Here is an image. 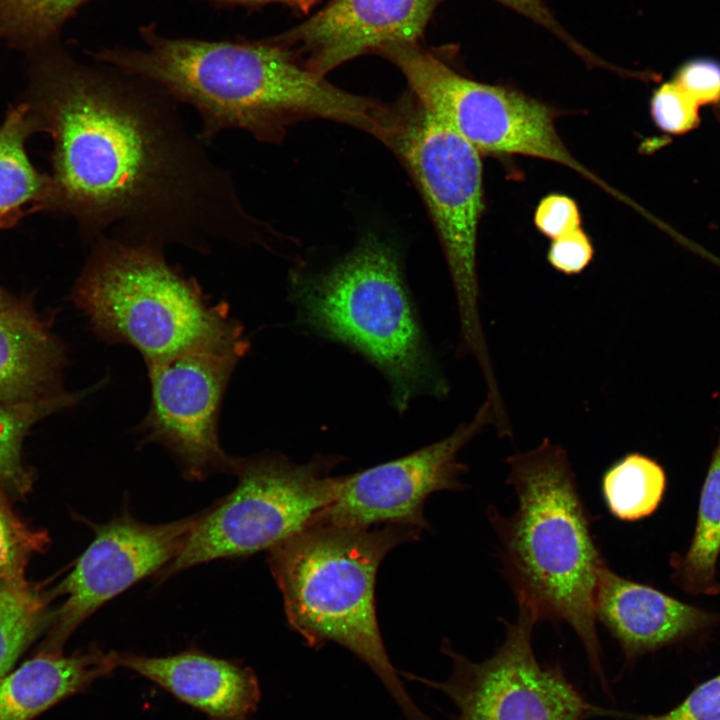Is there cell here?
Returning a JSON list of instances; mask_svg holds the SVG:
<instances>
[{"instance_id": "5bb4252c", "label": "cell", "mask_w": 720, "mask_h": 720, "mask_svg": "<svg viewBox=\"0 0 720 720\" xmlns=\"http://www.w3.org/2000/svg\"><path fill=\"white\" fill-rule=\"evenodd\" d=\"M439 0H330L274 40L324 76L339 65L388 44L416 43Z\"/></svg>"}, {"instance_id": "f546056e", "label": "cell", "mask_w": 720, "mask_h": 720, "mask_svg": "<svg viewBox=\"0 0 720 720\" xmlns=\"http://www.w3.org/2000/svg\"><path fill=\"white\" fill-rule=\"evenodd\" d=\"M639 720H720V674L698 686L680 705Z\"/></svg>"}, {"instance_id": "8992f818", "label": "cell", "mask_w": 720, "mask_h": 720, "mask_svg": "<svg viewBox=\"0 0 720 720\" xmlns=\"http://www.w3.org/2000/svg\"><path fill=\"white\" fill-rule=\"evenodd\" d=\"M294 295L305 324L357 351L382 372L399 411L421 393L446 392L399 256L377 236L367 235L338 263L300 282Z\"/></svg>"}, {"instance_id": "9c48e42d", "label": "cell", "mask_w": 720, "mask_h": 720, "mask_svg": "<svg viewBox=\"0 0 720 720\" xmlns=\"http://www.w3.org/2000/svg\"><path fill=\"white\" fill-rule=\"evenodd\" d=\"M405 76L414 99L481 154L523 155L564 165L615 197L620 194L575 159L555 129L556 111L507 87L462 76L417 43L378 51Z\"/></svg>"}, {"instance_id": "4316f807", "label": "cell", "mask_w": 720, "mask_h": 720, "mask_svg": "<svg viewBox=\"0 0 720 720\" xmlns=\"http://www.w3.org/2000/svg\"><path fill=\"white\" fill-rule=\"evenodd\" d=\"M534 224L543 235L553 240L581 228V214L572 198L552 193L538 203Z\"/></svg>"}, {"instance_id": "484cf974", "label": "cell", "mask_w": 720, "mask_h": 720, "mask_svg": "<svg viewBox=\"0 0 720 720\" xmlns=\"http://www.w3.org/2000/svg\"><path fill=\"white\" fill-rule=\"evenodd\" d=\"M698 105L673 81L658 87L650 101L655 125L671 134H682L699 122Z\"/></svg>"}, {"instance_id": "83f0119b", "label": "cell", "mask_w": 720, "mask_h": 720, "mask_svg": "<svg viewBox=\"0 0 720 720\" xmlns=\"http://www.w3.org/2000/svg\"><path fill=\"white\" fill-rule=\"evenodd\" d=\"M698 106L720 102V64L697 59L682 65L672 79Z\"/></svg>"}, {"instance_id": "d4e9b609", "label": "cell", "mask_w": 720, "mask_h": 720, "mask_svg": "<svg viewBox=\"0 0 720 720\" xmlns=\"http://www.w3.org/2000/svg\"><path fill=\"white\" fill-rule=\"evenodd\" d=\"M46 534L30 529L0 491V580L24 583L29 558L47 544Z\"/></svg>"}, {"instance_id": "2e32d148", "label": "cell", "mask_w": 720, "mask_h": 720, "mask_svg": "<svg viewBox=\"0 0 720 720\" xmlns=\"http://www.w3.org/2000/svg\"><path fill=\"white\" fill-rule=\"evenodd\" d=\"M116 667L155 682L212 720H247L256 710L260 688L255 673L196 650L166 657L113 652Z\"/></svg>"}, {"instance_id": "603a6c76", "label": "cell", "mask_w": 720, "mask_h": 720, "mask_svg": "<svg viewBox=\"0 0 720 720\" xmlns=\"http://www.w3.org/2000/svg\"><path fill=\"white\" fill-rule=\"evenodd\" d=\"M78 397L61 392L45 398L14 404H0V488L25 491L29 479L21 462L24 437L40 419L72 406Z\"/></svg>"}, {"instance_id": "7402d4cb", "label": "cell", "mask_w": 720, "mask_h": 720, "mask_svg": "<svg viewBox=\"0 0 720 720\" xmlns=\"http://www.w3.org/2000/svg\"><path fill=\"white\" fill-rule=\"evenodd\" d=\"M46 600L27 582L0 580V681L46 622Z\"/></svg>"}, {"instance_id": "7c38bea8", "label": "cell", "mask_w": 720, "mask_h": 720, "mask_svg": "<svg viewBox=\"0 0 720 720\" xmlns=\"http://www.w3.org/2000/svg\"><path fill=\"white\" fill-rule=\"evenodd\" d=\"M495 423L486 398L473 420L449 436L406 456L343 476L337 498L313 522L368 528L403 525L427 529L426 499L434 492L459 490L465 465L457 457L483 428Z\"/></svg>"}, {"instance_id": "ba28073f", "label": "cell", "mask_w": 720, "mask_h": 720, "mask_svg": "<svg viewBox=\"0 0 720 720\" xmlns=\"http://www.w3.org/2000/svg\"><path fill=\"white\" fill-rule=\"evenodd\" d=\"M336 457L296 464L280 454L240 458L235 489L198 513L170 576L221 558L269 551L309 526L337 498L342 478L330 474Z\"/></svg>"}, {"instance_id": "e0dca14e", "label": "cell", "mask_w": 720, "mask_h": 720, "mask_svg": "<svg viewBox=\"0 0 720 720\" xmlns=\"http://www.w3.org/2000/svg\"><path fill=\"white\" fill-rule=\"evenodd\" d=\"M63 346L29 304L0 309V404L33 401L61 393Z\"/></svg>"}, {"instance_id": "4fadbf2b", "label": "cell", "mask_w": 720, "mask_h": 720, "mask_svg": "<svg viewBox=\"0 0 720 720\" xmlns=\"http://www.w3.org/2000/svg\"><path fill=\"white\" fill-rule=\"evenodd\" d=\"M197 517L147 524L124 512L95 525L93 541L60 585L67 598L42 651L61 653L69 635L99 607L169 565L183 548Z\"/></svg>"}, {"instance_id": "30bf717a", "label": "cell", "mask_w": 720, "mask_h": 720, "mask_svg": "<svg viewBox=\"0 0 720 720\" xmlns=\"http://www.w3.org/2000/svg\"><path fill=\"white\" fill-rule=\"evenodd\" d=\"M537 621L518 607L495 653L475 662L444 640L441 651L452 661L446 680L400 674L445 694L456 707L452 720H586L601 714L567 680L559 665L538 662L532 646Z\"/></svg>"}, {"instance_id": "4dcf8cb0", "label": "cell", "mask_w": 720, "mask_h": 720, "mask_svg": "<svg viewBox=\"0 0 720 720\" xmlns=\"http://www.w3.org/2000/svg\"><path fill=\"white\" fill-rule=\"evenodd\" d=\"M501 4L517 11L518 13L528 17L537 24L542 25L549 31L553 32L571 46L576 52L585 53V50L577 42L574 41L554 19L542 0H495Z\"/></svg>"}, {"instance_id": "cb8c5ba5", "label": "cell", "mask_w": 720, "mask_h": 720, "mask_svg": "<svg viewBox=\"0 0 720 720\" xmlns=\"http://www.w3.org/2000/svg\"><path fill=\"white\" fill-rule=\"evenodd\" d=\"M89 0H0V38L26 50L44 47Z\"/></svg>"}, {"instance_id": "44dd1931", "label": "cell", "mask_w": 720, "mask_h": 720, "mask_svg": "<svg viewBox=\"0 0 720 720\" xmlns=\"http://www.w3.org/2000/svg\"><path fill=\"white\" fill-rule=\"evenodd\" d=\"M667 486L663 467L651 457L631 452L604 472L603 499L610 514L634 522L652 515L663 500Z\"/></svg>"}, {"instance_id": "6da1fadb", "label": "cell", "mask_w": 720, "mask_h": 720, "mask_svg": "<svg viewBox=\"0 0 720 720\" xmlns=\"http://www.w3.org/2000/svg\"><path fill=\"white\" fill-rule=\"evenodd\" d=\"M35 74L54 141L53 204L74 215L90 240L201 254L214 242L263 243L265 225L165 91L60 49L45 51Z\"/></svg>"}, {"instance_id": "5b68a950", "label": "cell", "mask_w": 720, "mask_h": 720, "mask_svg": "<svg viewBox=\"0 0 720 720\" xmlns=\"http://www.w3.org/2000/svg\"><path fill=\"white\" fill-rule=\"evenodd\" d=\"M163 248L108 236L92 241L72 291L95 335L135 348L148 365L246 340L224 303L213 304Z\"/></svg>"}, {"instance_id": "9a60e30c", "label": "cell", "mask_w": 720, "mask_h": 720, "mask_svg": "<svg viewBox=\"0 0 720 720\" xmlns=\"http://www.w3.org/2000/svg\"><path fill=\"white\" fill-rule=\"evenodd\" d=\"M595 615L630 660L689 637L718 619L652 586L624 578L608 565L600 575Z\"/></svg>"}, {"instance_id": "277c9868", "label": "cell", "mask_w": 720, "mask_h": 720, "mask_svg": "<svg viewBox=\"0 0 720 720\" xmlns=\"http://www.w3.org/2000/svg\"><path fill=\"white\" fill-rule=\"evenodd\" d=\"M421 530L312 522L268 551L290 627L311 648L337 643L378 676L406 720H431L412 700L386 652L376 613L377 571L395 547Z\"/></svg>"}, {"instance_id": "d6986e66", "label": "cell", "mask_w": 720, "mask_h": 720, "mask_svg": "<svg viewBox=\"0 0 720 720\" xmlns=\"http://www.w3.org/2000/svg\"><path fill=\"white\" fill-rule=\"evenodd\" d=\"M720 555V433L701 488L697 519L684 555L673 553L672 579L692 595L720 593L716 565Z\"/></svg>"}, {"instance_id": "8fae6325", "label": "cell", "mask_w": 720, "mask_h": 720, "mask_svg": "<svg viewBox=\"0 0 720 720\" xmlns=\"http://www.w3.org/2000/svg\"><path fill=\"white\" fill-rule=\"evenodd\" d=\"M248 348L246 339L147 366L151 399L138 431L144 443L167 449L189 480L236 473L240 458L222 448L218 419L226 387Z\"/></svg>"}, {"instance_id": "1f68e13d", "label": "cell", "mask_w": 720, "mask_h": 720, "mask_svg": "<svg viewBox=\"0 0 720 720\" xmlns=\"http://www.w3.org/2000/svg\"><path fill=\"white\" fill-rule=\"evenodd\" d=\"M210 1H213L216 3H222V4H243V5H256V4L278 2V3L286 4L290 7L298 9L302 12L309 11V9L312 8L317 2V0H210Z\"/></svg>"}, {"instance_id": "7a4b0ae2", "label": "cell", "mask_w": 720, "mask_h": 720, "mask_svg": "<svg viewBox=\"0 0 720 720\" xmlns=\"http://www.w3.org/2000/svg\"><path fill=\"white\" fill-rule=\"evenodd\" d=\"M141 35L143 47L103 48L93 57L192 107L204 142L238 129L279 143L288 126L313 118L347 124L376 138L382 131L386 105L331 85L275 40L173 38L152 26Z\"/></svg>"}, {"instance_id": "52a82bcc", "label": "cell", "mask_w": 720, "mask_h": 720, "mask_svg": "<svg viewBox=\"0 0 720 720\" xmlns=\"http://www.w3.org/2000/svg\"><path fill=\"white\" fill-rule=\"evenodd\" d=\"M392 109L382 142L414 179L438 232L455 291L462 351L489 373L476 261L484 210L481 153L415 99Z\"/></svg>"}, {"instance_id": "d6a6232c", "label": "cell", "mask_w": 720, "mask_h": 720, "mask_svg": "<svg viewBox=\"0 0 720 720\" xmlns=\"http://www.w3.org/2000/svg\"><path fill=\"white\" fill-rule=\"evenodd\" d=\"M13 303V300L0 287V309L6 308Z\"/></svg>"}, {"instance_id": "ac0fdd59", "label": "cell", "mask_w": 720, "mask_h": 720, "mask_svg": "<svg viewBox=\"0 0 720 720\" xmlns=\"http://www.w3.org/2000/svg\"><path fill=\"white\" fill-rule=\"evenodd\" d=\"M113 652L92 648L62 656L41 651L0 681V720H31L88 688L117 668Z\"/></svg>"}, {"instance_id": "ffe728a7", "label": "cell", "mask_w": 720, "mask_h": 720, "mask_svg": "<svg viewBox=\"0 0 720 720\" xmlns=\"http://www.w3.org/2000/svg\"><path fill=\"white\" fill-rule=\"evenodd\" d=\"M32 125L24 104L11 110L0 125V225L34 200L53 203L52 178L39 174L25 152Z\"/></svg>"}, {"instance_id": "3957f363", "label": "cell", "mask_w": 720, "mask_h": 720, "mask_svg": "<svg viewBox=\"0 0 720 720\" xmlns=\"http://www.w3.org/2000/svg\"><path fill=\"white\" fill-rule=\"evenodd\" d=\"M517 497L509 516L488 517L499 540L503 574L518 607L538 622L568 624L607 689L597 634L595 597L608 565L595 542L567 452L544 439L506 459Z\"/></svg>"}, {"instance_id": "f1b7e54d", "label": "cell", "mask_w": 720, "mask_h": 720, "mask_svg": "<svg viewBox=\"0 0 720 720\" xmlns=\"http://www.w3.org/2000/svg\"><path fill=\"white\" fill-rule=\"evenodd\" d=\"M593 256L591 239L581 228L553 239L547 252L549 264L558 272L569 276L585 270Z\"/></svg>"}, {"instance_id": "836d02e7", "label": "cell", "mask_w": 720, "mask_h": 720, "mask_svg": "<svg viewBox=\"0 0 720 720\" xmlns=\"http://www.w3.org/2000/svg\"><path fill=\"white\" fill-rule=\"evenodd\" d=\"M715 111H716L718 118L720 119V102L717 105H715Z\"/></svg>"}]
</instances>
